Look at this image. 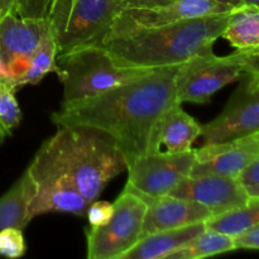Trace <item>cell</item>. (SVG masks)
<instances>
[{"label": "cell", "mask_w": 259, "mask_h": 259, "mask_svg": "<svg viewBox=\"0 0 259 259\" xmlns=\"http://www.w3.org/2000/svg\"><path fill=\"white\" fill-rule=\"evenodd\" d=\"M53 0H15V13L28 19H50Z\"/></svg>", "instance_id": "obj_25"}, {"label": "cell", "mask_w": 259, "mask_h": 259, "mask_svg": "<svg viewBox=\"0 0 259 259\" xmlns=\"http://www.w3.org/2000/svg\"><path fill=\"white\" fill-rule=\"evenodd\" d=\"M27 169L35 185V194L29 205L30 219L50 212L86 218L90 202L78 192L48 139L43 142Z\"/></svg>", "instance_id": "obj_6"}, {"label": "cell", "mask_w": 259, "mask_h": 259, "mask_svg": "<svg viewBox=\"0 0 259 259\" xmlns=\"http://www.w3.org/2000/svg\"><path fill=\"white\" fill-rule=\"evenodd\" d=\"M25 240L22 229L7 228L0 230V255L8 258H19L24 255Z\"/></svg>", "instance_id": "obj_24"}, {"label": "cell", "mask_w": 259, "mask_h": 259, "mask_svg": "<svg viewBox=\"0 0 259 259\" xmlns=\"http://www.w3.org/2000/svg\"><path fill=\"white\" fill-rule=\"evenodd\" d=\"M124 9L123 0H76L62 34L56 39L57 55L100 45Z\"/></svg>", "instance_id": "obj_10"}, {"label": "cell", "mask_w": 259, "mask_h": 259, "mask_svg": "<svg viewBox=\"0 0 259 259\" xmlns=\"http://www.w3.org/2000/svg\"><path fill=\"white\" fill-rule=\"evenodd\" d=\"M233 245L234 249H259V224L253 225L249 229L239 233L233 237Z\"/></svg>", "instance_id": "obj_29"}, {"label": "cell", "mask_w": 259, "mask_h": 259, "mask_svg": "<svg viewBox=\"0 0 259 259\" xmlns=\"http://www.w3.org/2000/svg\"><path fill=\"white\" fill-rule=\"evenodd\" d=\"M51 27L50 19H28L8 14L0 20V58L7 65L14 58H30Z\"/></svg>", "instance_id": "obj_16"}, {"label": "cell", "mask_w": 259, "mask_h": 259, "mask_svg": "<svg viewBox=\"0 0 259 259\" xmlns=\"http://www.w3.org/2000/svg\"><path fill=\"white\" fill-rule=\"evenodd\" d=\"M238 8H240L239 0H176L172 4L157 9L126 8L114 20L105 38L136 28L156 27L167 23L195 19V18L229 14Z\"/></svg>", "instance_id": "obj_11"}, {"label": "cell", "mask_w": 259, "mask_h": 259, "mask_svg": "<svg viewBox=\"0 0 259 259\" xmlns=\"http://www.w3.org/2000/svg\"><path fill=\"white\" fill-rule=\"evenodd\" d=\"M222 37L235 50L259 48V7H242L230 13Z\"/></svg>", "instance_id": "obj_19"}, {"label": "cell", "mask_w": 259, "mask_h": 259, "mask_svg": "<svg viewBox=\"0 0 259 259\" xmlns=\"http://www.w3.org/2000/svg\"><path fill=\"white\" fill-rule=\"evenodd\" d=\"M113 205L114 214L105 225L86 229L89 259H121L141 239L147 202L124 189Z\"/></svg>", "instance_id": "obj_7"}, {"label": "cell", "mask_w": 259, "mask_h": 259, "mask_svg": "<svg viewBox=\"0 0 259 259\" xmlns=\"http://www.w3.org/2000/svg\"><path fill=\"white\" fill-rule=\"evenodd\" d=\"M75 2L76 0H53L50 20L56 39L62 34Z\"/></svg>", "instance_id": "obj_27"}, {"label": "cell", "mask_w": 259, "mask_h": 259, "mask_svg": "<svg viewBox=\"0 0 259 259\" xmlns=\"http://www.w3.org/2000/svg\"><path fill=\"white\" fill-rule=\"evenodd\" d=\"M194 149L176 154H144L128 164L124 189L142 197H161L190 176Z\"/></svg>", "instance_id": "obj_9"}, {"label": "cell", "mask_w": 259, "mask_h": 259, "mask_svg": "<svg viewBox=\"0 0 259 259\" xmlns=\"http://www.w3.org/2000/svg\"><path fill=\"white\" fill-rule=\"evenodd\" d=\"M239 86L232 94L222 113L201 125L204 144L233 141L259 132V67L240 76Z\"/></svg>", "instance_id": "obj_8"}, {"label": "cell", "mask_w": 259, "mask_h": 259, "mask_svg": "<svg viewBox=\"0 0 259 259\" xmlns=\"http://www.w3.org/2000/svg\"><path fill=\"white\" fill-rule=\"evenodd\" d=\"M15 89L9 82L0 80V125L8 137L22 120V111L15 98Z\"/></svg>", "instance_id": "obj_23"}, {"label": "cell", "mask_w": 259, "mask_h": 259, "mask_svg": "<svg viewBox=\"0 0 259 259\" xmlns=\"http://www.w3.org/2000/svg\"><path fill=\"white\" fill-rule=\"evenodd\" d=\"M142 197V196H139ZM147 202L141 238L162 230L176 229L212 217L211 212L199 202L175 197L171 195L161 197H142Z\"/></svg>", "instance_id": "obj_15"}, {"label": "cell", "mask_w": 259, "mask_h": 259, "mask_svg": "<svg viewBox=\"0 0 259 259\" xmlns=\"http://www.w3.org/2000/svg\"><path fill=\"white\" fill-rule=\"evenodd\" d=\"M48 142L89 202L99 199L106 185L128 167L115 142L96 129L58 126Z\"/></svg>", "instance_id": "obj_3"}, {"label": "cell", "mask_w": 259, "mask_h": 259, "mask_svg": "<svg viewBox=\"0 0 259 259\" xmlns=\"http://www.w3.org/2000/svg\"><path fill=\"white\" fill-rule=\"evenodd\" d=\"M56 57H57V43H56L55 33H53L52 24H51L50 29L43 35L37 51L33 55L29 70L19 81L18 89L25 85H37L47 73L56 72L57 71Z\"/></svg>", "instance_id": "obj_22"}, {"label": "cell", "mask_w": 259, "mask_h": 259, "mask_svg": "<svg viewBox=\"0 0 259 259\" xmlns=\"http://www.w3.org/2000/svg\"><path fill=\"white\" fill-rule=\"evenodd\" d=\"M114 214V205L104 200H94L90 202L86 212V219L90 223V227H103Z\"/></svg>", "instance_id": "obj_28"}, {"label": "cell", "mask_w": 259, "mask_h": 259, "mask_svg": "<svg viewBox=\"0 0 259 259\" xmlns=\"http://www.w3.org/2000/svg\"><path fill=\"white\" fill-rule=\"evenodd\" d=\"M56 66V73L63 85V101L91 98L152 71L121 67L101 46H88L57 55Z\"/></svg>", "instance_id": "obj_4"}, {"label": "cell", "mask_w": 259, "mask_h": 259, "mask_svg": "<svg viewBox=\"0 0 259 259\" xmlns=\"http://www.w3.org/2000/svg\"><path fill=\"white\" fill-rule=\"evenodd\" d=\"M257 224H259V199H250L243 206L210 217L205 220V229L233 238Z\"/></svg>", "instance_id": "obj_20"}, {"label": "cell", "mask_w": 259, "mask_h": 259, "mask_svg": "<svg viewBox=\"0 0 259 259\" xmlns=\"http://www.w3.org/2000/svg\"><path fill=\"white\" fill-rule=\"evenodd\" d=\"M201 124L197 123L180 103H174L161 114L152 128L147 154H176L191 151L200 137Z\"/></svg>", "instance_id": "obj_14"}, {"label": "cell", "mask_w": 259, "mask_h": 259, "mask_svg": "<svg viewBox=\"0 0 259 259\" xmlns=\"http://www.w3.org/2000/svg\"><path fill=\"white\" fill-rule=\"evenodd\" d=\"M0 80H3V63H2V58H0ZM7 134H5L4 129L2 128V125H0V146H2L3 143H4L5 138H7Z\"/></svg>", "instance_id": "obj_32"}, {"label": "cell", "mask_w": 259, "mask_h": 259, "mask_svg": "<svg viewBox=\"0 0 259 259\" xmlns=\"http://www.w3.org/2000/svg\"><path fill=\"white\" fill-rule=\"evenodd\" d=\"M169 195L199 202L212 215L240 207L250 200L235 177L225 176H189Z\"/></svg>", "instance_id": "obj_13"}, {"label": "cell", "mask_w": 259, "mask_h": 259, "mask_svg": "<svg viewBox=\"0 0 259 259\" xmlns=\"http://www.w3.org/2000/svg\"><path fill=\"white\" fill-rule=\"evenodd\" d=\"M242 7H259V0H239Z\"/></svg>", "instance_id": "obj_33"}, {"label": "cell", "mask_w": 259, "mask_h": 259, "mask_svg": "<svg viewBox=\"0 0 259 259\" xmlns=\"http://www.w3.org/2000/svg\"><path fill=\"white\" fill-rule=\"evenodd\" d=\"M259 67V48L235 50L228 56L214 52L200 56L179 67L176 99L180 104H207L228 83L238 81L248 70Z\"/></svg>", "instance_id": "obj_5"}, {"label": "cell", "mask_w": 259, "mask_h": 259, "mask_svg": "<svg viewBox=\"0 0 259 259\" xmlns=\"http://www.w3.org/2000/svg\"><path fill=\"white\" fill-rule=\"evenodd\" d=\"M190 177H237L247 164L259 158V132L233 141L204 144L194 149Z\"/></svg>", "instance_id": "obj_12"}, {"label": "cell", "mask_w": 259, "mask_h": 259, "mask_svg": "<svg viewBox=\"0 0 259 259\" xmlns=\"http://www.w3.org/2000/svg\"><path fill=\"white\" fill-rule=\"evenodd\" d=\"M233 238L210 229H204L200 234L169 254L168 259H200L233 252Z\"/></svg>", "instance_id": "obj_21"}, {"label": "cell", "mask_w": 259, "mask_h": 259, "mask_svg": "<svg viewBox=\"0 0 259 259\" xmlns=\"http://www.w3.org/2000/svg\"><path fill=\"white\" fill-rule=\"evenodd\" d=\"M179 67L152 70L141 78L91 98L62 101L51 120L57 126H86L103 132L115 142L129 164L147 154L154 123L177 101L175 78Z\"/></svg>", "instance_id": "obj_1"}, {"label": "cell", "mask_w": 259, "mask_h": 259, "mask_svg": "<svg viewBox=\"0 0 259 259\" xmlns=\"http://www.w3.org/2000/svg\"><path fill=\"white\" fill-rule=\"evenodd\" d=\"M176 0H123L126 8L131 9H157L172 4Z\"/></svg>", "instance_id": "obj_30"}, {"label": "cell", "mask_w": 259, "mask_h": 259, "mask_svg": "<svg viewBox=\"0 0 259 259\" xmlns=\"http://www.w3.org/2000/svg\"><path fill=\"white\" fill-rule=\"evenodd\" d=\"M35 194L32 176L25 169L17 182L0 197V230L7 228L24 229L30 219L29 205Z\"/></svg>", "instance_id": "obj_18"}, {"label": "cell", "mask_w": 259, "mask_h": 259, "mask_svg": "<svg viewBox=\"0 0 259 259\" xmlns=\"http://www.w3.org/2000/svg\"><path fill=\"white\" fill-rule=\"evenodd\" d=\"M249 199H259V158L250 162L235 177Z\"/></svg>", "instance_id": "obj_26"}, {"label": "cell", "mask_w": 259, "mask_h": 259, "mask_svg": "<svg viewBox=\"0 0 259 259\" xmlns=\"http://www.w3.org/2000/svg\"><path fill=\"white\" fill-rule=\"evenodd\" d=\"M205 229V222L176 229L162 230L141 238L121 259H163L186 244Z\"/></svg>", "instance_id": "obj_17"}, {"label": "cell", "mask_w": 259, "mask_h": 259, "mask_svg": "<svg viewBox=\"0 0 259 259\" xmlns=\"http://www.w3.org/2000/svg\"><path fill=\"white\" fill-rule=\"evenodd\" d=\"M8 14H17L15 0H0V20L4 19Z\"/></svg>", "instance_id": "obj_31"}, {"label": "cell", "mask_w": 259, "mask_h": 259, "mask_svg": "<svg viewBox=\"0 0 259 259\" xmlns=\"http://www.w3.org/2000/svg\"><path fill=\"white\" fill-rule=\"evenodd\" d=\"M229 14L136 28L105 38L99 46L121 67L141 70L176 67L211 53L212 46L227 27Z\"/></svg>", "instance_id": "obj_2"}]
</instances>
